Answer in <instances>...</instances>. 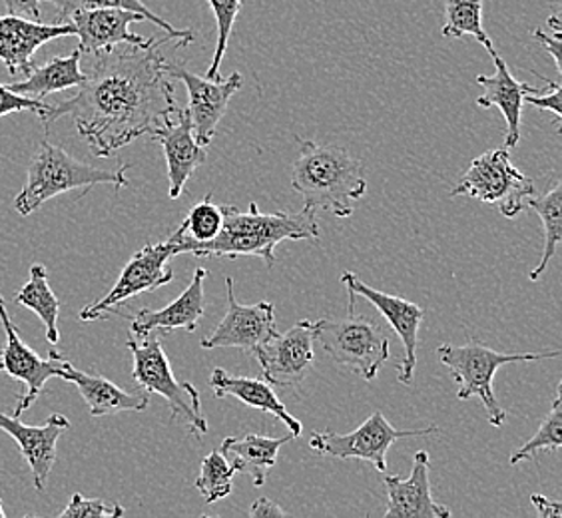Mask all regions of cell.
I'll use <instances>...</instances> for the list:
<instances>
[{"instance_id":"cell-1","label":"cell","mask_w":562,"mask_h":518,"mask_svg":"<svg viewBox=\"0 0 562 518\" xmlns=\"http://www.w3.org/2000/svg\"><path fill=\"white\" fill-rule=\"evenodd\" d=\"M176 38L166 34L154 38L150 46L120 44L94 55L78 94L50 104L44 126L70 116L97 158H110L140 136H150L164 116L178 106L168 58L162 53L164 44Z\"/></svg>"},{"instance_id":"cell-2","label":"cell","mask_w":562,"mask_h":518,"mask_svg":"<svg viewBox=\"0 0 562 518\" xmlns=\"http://www.w3.org/2000/svg\"><path fill=\"white\" fill-rule=\"evenodd\" d=\"M224 226L216 238L204 244H186L178 254H192L195 258L238 259L246 256L261 258L266 268L276 266V246L281 241L319 239L322 227L317 212L305 207L300 212L261 214L256 202L248 212L232 204L222 205Z\"/></svg>"},{"instance_id":"cell-3","label":"cell","mask_w":562,"mask_h":518,"mask_svg":"<svg viewBox=\"0 0 562 518\" xmlns=\"http://www.w3.org/2000/svg\"><path fill=\"white\" fill-rule=\"evenodd\" d=\"M300 154L292 164V188L305 207L325 210L336 217H351L356 204L368 194L363 166L346 148L295 138Z\"/></svg>"},{"instance_id":"cell-4","label":"cell","mask_w":562,"mask_h":518,"mask_svg":"<svg viewBox=\"0 0 562 518\" xmlns=\"http://www.w3.org/2000/svg\"><path fill=\"white\" fill-rule=\"evenodd\" d=\"M98 184L116 185L119 190L126 188L131 184L126 166H119L114 170L94 168L90 164L76 160L65 148L53 142L43 140L29 166L26 184L14 198V210L21 216H31L56 195Z\"/></svg>"},{"instance_id":"cell-5","label":"cell","mask_w":562,"mask_h":518,"mask_svg":"<svg viewBox=\"0 0 562 518\" xmlns=\"http://www.w3.org/2000/svg\"><path fill=\"white\" fill-rule=\"evenodd\" d=\"M437 357L445 368L451 371L457 383V397L461 401L479 397L483 407L487 409L488 423L493 427H501L507 421V410L498 405L493 391V379L503 365L508 363H530L541 359H557L561 351H541V353H498L483 344H465V346H451L443 344L437 347Z\"/></svg>"},{"instance_id":"cell-6","label":"cell","mask_w":562,"mask_h":518,"mask_svg":"<svg viewBox=\"0 0 562 518\" xmlns=\"http://www.w3.org/2000/svg\"><path fill=\"white\" fill-rule=\"evenodd\" d=\"M126 347L131 349L134 361L132 378L138 383V387L168 401L172 421L184 423L190 435L206 437L207 421L202 413L200 393L190 381H178L173 378L170 359L164 351L162 337L150 334L136 339L128 334Z\"/></svg>"},{"instance_id":"cell-7","label":"cell","mask_w":562,"mask_h":518,"mask_svg":"<svg viewBox=\"0 0 562 518\" xmlns=\"http://www.w3.org/2000/svg\"><path fill=\"white\" fill-rule=\"evenodd\" d=\"M349 293V307L341 319L312 322L317 341L337 365L351 369L366 381L378 378L390 359V337L378 324L356 314V293Z\"/></svg>"},{"instance_id":"cell-8","label":"cell","mask_w":562,"mask_h":518,"mask_svg":"<svg viewBox=\"0 0 562 518\" xmlns=\"http://www.w3.org/2000/svg\"><path fill=\"white\" fill-rule=\"evenodd\" d=\"M459 195L497 205L503 216L513 219L527 210V200L535 195V182L515 168L507 148H501L485 151L471 162L451 190V198Z\"/></svg>"},{"instance_id":"cell-9","label":"cell","mask_w":562,"mask_h":518,"mask_svg":"<svg viewBox=\"0 0 562 518\" xmlns=\"http://www.w3.org/2000/svg\"><path fill=\"white\" fill-rule=\"evenodd\" d=\"M432 432H439L435 425H429L425 429L400 431L383 417L381 410H375L371 417L357 427L356 431L347 432V435L334 431L314 432L310 439V447L324 457L366 461V463L373 464L378 473H385L391 444L397 443L400 439L427 437Z\"/></svg>"},{"instance_id":"cell-10","label":"cell","mask_w":562,"mask_h":518,"mask_svg":"<svg viewBox=\"0 0 562 518\" xmlns=\"http://www.w3.org/2000/svg\"><path fill=\"white\" fill-rule=\"evenodd\" d=\"M176 256V248L172 241L162 244H148L138 249L126 268L120 273L119 281L102 300L87 305L78 319L80 322H97L106 319L119 312L120 305L128 302L142 293H151L160 290L164 285L172 283L173 271L168 268V261Z\"/></svg>"},{"instance_id":"cell-11","label":"cell","mask_w":562,"mask_h":518,"mask_svg":"<svg viewBox=\"0 0 562 518\" xmlns=\"http://www.w3.org/2000/svg\"><path fill=\"white\" fill-rule=\"evenodd\" d=\"M251 356L260 363L263 379L271 387H300L314 369V331L312 322L302 319L288 329L258 346Z\"/></svg>"},{"instance_id":"cell-12","label":"cell","mask_w":562,"mask_h":518,"mask_svg":"<svg viewBox=\"0 0 562 518\" xmlns=\"http://www.w3.org/2000/svg\"><path fill=\"white\" fill-rule=\"evenodd\" d=\"M168 75L172 80L184 82L188 90L186 110L192 120L195 142L206 148L216 136L217 124L224 119L229 100L244 87V78L239 72H232L226 80H210L206 76L190 72L178 63H168Z\"/></svg>"},{"instance_id":"cell-13","label":"cell","mask_w":562,"mask_h":518,"mask_svg":"<svg viewBox=\"0 0 562 518\" xmlns=\"http://www.w3.org/2000/svg\"><path fill=\"white\" fill-rule=\"evenodd\" d=\"M0 324L7 334V344H4L2 356H0L2 371H7L12 379H19L26 385V393L19 399V407L14 410V417H21L22 413L29 407H33L34 401L41 397L46 381L60 378L68 359L56 351H50L48 359H44L26 346L9 317L7 302L2 295H0Z\"/></svg>"},{"instance_id":"cell-14","label":"cell","mask_w":562,"mask_h":518,"mask_svg":"<svg viewBox=\"0 0 562 518\" xmlns=\"http://www.w3.org/2000/svg\"><path fill=\"white\" fill-rule=\"evenodd\" d=\"M226 315L217 324L216 329L200 341V346L204 349L238 347L251 353L256 347L263 346L271 337L278 335L276 307L270 302H260L256 305L239 303L232 278H226Z\"/></svg>"},{"instance_id":"cell-15","label":"cell","mask_w":562,"mask_h":518,"mask_svg":"<svg viewBox=\"0 0 562 518\" xmlns=\"http://www.w3.org/2000/svg\"><path fill=\"white\" fill-rule=\"evenodd\" d=\"M341 283L346 285L347 292L361 295L371 305H375L379 314L390 322L393 331L400 335L405 353H403V359L397 365V379L403 385H409L413 375H415V365H417L419 327H422L423 317H425V309L415 305V303L403 300V297H397V295H390V293L369 288L368 283H363L359 280V275L351 273V271L341 273Z\"/></svg>"},{"instance_id":"cell-16","label":"cell","mask_w":562,"mask_h":518,"mask_svg":"<svg viewBox=\"0 0 562 518\" xmlns=\"http://www.w3.org/2000/svg\"><path fill=\"white\" fill-rule=\"evenodd\" d=\"M150 136L164 148L170 180L168 195L178 200L184 194L186 182L195 172V168L206 162V148L195 142L190 114L180 106H173Z\"/></svg>"},{"instance_id":"cell-17","label":"cell","mask_w":562,"mask_h":518,"mask_svg":"<svg viewBox=\"0 0 562 518\" xmlns=\"http://www.w3.org/2000/svg\"><path fill=\"white\" fill-rule=\"evenodd\" d=\"M144 21V14L126 9H87L75 12L68 19V24L75 26V36H78V48L82 55H100L120 44L150 46L154 38H144L131 31V24Z\"/></svg>"},{"instance_id":"cell-18","label":"cell","mask_w":562,"mask_h":518,"mask_svg":"<svg viewBox=\"0 0 562 518\" xmlns=\"http://www.w3.org/2000/svg\"><path fill=\"white\" fill-rule=\"evenodd\" d=\"M68 427L70 421L60 413H53L38 427L19 421V417L0 413V429L9 432L14 443L19 444L24 461L33 471L34 488L38 493L46 488V481L56 461V443Z\"/></svg>"},{"instance_id":"cell-19","label":"cell","mask_w":562,"mask_h":518,"mask_svg":"<svg viewBox=\"0 0 562 518\" xmlns=\"http://www.w3.org/2000/svg\"><path fill=\"white\" fill-rule=\"evenodd\" d=\"M63 36H75V26L43 24L14 14L0 16V63L12 76L26 75L34 65L36 50Z\"/></svg>"},{"instance_id":"cell-20","label":"cell","mask_w":562,"mask_h":518,"mask_svg":"<svg viewBox=\"0 0 562 518\" xmlns=\"http://www.w3.org/2000/svg\"><path fill=\"white\" fill-rule=\"evenodd\" d=\"M207 278L206 268H198L190 285L186 288L178 300L162 309H148L144 307L138 314L131 317V334L134 337H146L150 334H170L176 329L195 331L206 312V295H204V280Z\"/></svg>"},{"instance_id":"cell-21","label":"cell","mask_w":562,"mask_h":518,"mask_svg":"<svg viewBox=\"0 0 562 518\" xmlns=\"http://www.w3.org/2000/svg\"><path fill=\"white\" fill-rule=\"evenodd\" d=\"M429 453L419 451L413 459L412 476L387 475L383 485L387 491L385 517L390 518H449L451 510L435 503L429 476Z\"/></svg>"},{"instance_id":"cell-22","label":"cell","mask_w":562,"mask_h":518,"mask_svg":"<svg viewBox=\"0 0 562 518\" xmlns=\"http://www.w3.org/2000/svg\"><path fill=\"white\" fill-rule=\"evenodd\" d=\"M493 63L497 68V75L476 76V85L483 88V94L476 98L479 109H498L507 120L505 132V148L513 150L520 140V119L527 94H541V88L530 87L527 82H519L510 75L507 63L495 53Z\"/></svg>"},{"instance_id":"cell-23","label":"cell","mask_w":562,"mask_h":518,"mask_svg":"<svg viewBox=\"0 0 562 518\" xmlns=\"http://www.w3.org/2000/svg\"><path fill=\"white\" fill-rule=\"evenodd\" d=\"M210 387L217 399L236 397L251 409L270 413L276 419H280L288 427V431L292 432L293 439L302 437V423L295 419L288 407L281 403L276 388L271 387L270 383H263L260 379L236 378V375H229L224 369L216 368L210 375Z\"/></svg>"},{"instance_id":"cell-24","label":"cell","mask_w":562,"mask_h":518,"mask_svg":"<svg viewBox=\"0 0 562 518\" xmlns=\"http://www.w3.org/2000/svg\"><path fill=\"white\" fill-rule=\"evenodd\" d=\"M60 379H65L68 383H75L82 399L87 401L88 410L92 417H106V415H116L124 410L138 413V410L148 409V405H150L148 391H144V388L138 393L124 391L106 378L78 371L70 361L63 369Z\"/></svg>"},{"instance_id":"cell-25","label":"cell","mask_w":562,"mask_h":518,"mask_svg":"<svg viewBox=\"0 0 562 518\" xmlns=\"http://www.w3.org/2000/svg\"><path fill=\"white\" fill-rule=\"evenodd\" d=\"M293 435L288 431L283 437L271 439L263 435L249 432L246 437H226L220 453L224 454L227 463L234 466L236 473H246L251 476L254 486L266 485V478L271 469L278 464V453L281 447L292 441Z\"/></svg>"},{"instance_id":"cell-26","label":"cell","mask_w":562,"mask_h":518,"mask_svg":"<svg viewBox=\"0 0 562 518\" xmlns=\"http://www.w3.org/2000/svg\"><path fill=\"white\" fill-rule=\"evenodd\" d=\"M82 50L76 48L68 56H55L43 66H31L26 78L9 85L11 90L22 97L44 98L68 88L80 87L87 80V72L80 68Z\"/></svg>"},{"instance_id":"cell-27","label":"cell","mask_w":562,"mask_h":518,"mask_svg":"<svg viewBox=\"0 0 562 518\" xmlns=\"http://www.w3.org/2000/svg\"><path fill=\"white\" fill-rule=\"evenodd\" d=\"M527 210H532L537 216L541 217L542 232H544V246H542V256L537 263V268L530 271L529 280L539 281L542 273L547 271V266L554 256L557 249L561 246L562 239V182L557 180L551 190L544 195H530L527 200Z\"/></svg>"},{"instance_id":"cell-28","label":"cell","mask_w":562,"mask_h":518,"mask_svg":"<svg viewBox=\"0 0 562 518\" xmlns=\"http://www.w3.org/2000/svg\"><path fill=\"white\" fill-rule=\"evenodd\" d=\"M16 302L41 317V322L46 327L48 344L56 346L60 339V334H58L60 300L56 297V293L53 292V288L48 283V273L44 270V266L34 263L29 273V281L16 293Z\"/></svg>"},{"instance_id":"cell-29","label":"cell","mask_w":562,"mask_h":518,"mask_svg":"<svg viewBox=\"0 0 562 518\" xmlns=\"http://www.w3.org/2000/svg\"><path fill=\"white\" fill-rule=\"evenodd\" d=\"M41 2L55 4V24H68V19L75 12L87 11V9H126V11L140 12V14L146 16V21L154 22L156 26L162 29L164 33L172 36L176 41L194 43V33L192 31H178L170 22L164 21L162 16L154 14L142 0H41Z\"/></svg>"},{"instance_id":"cell-30","label":"cell","mask_w":562,"mask_h":518,"mask_svg":"<svg viewBox=\"0 0 562 518\" xmlns=\"http://www.w3.org/2000/svg\"><path fill=\"white\" fill-rule=\"evenodd\" d=\"M222 226H224V210L222 205L214 204V195L206 194L202 202L190 207L184 222L168 238V241H172L178 256V251L186 244H204L216 238Z\"/></svg>"},{"instance_id":"cell-31","label":"cell","mask_w":562,"mask_h":518,"mask_svg":"<svg viewBox=\"0 0 562 518\" xmlns=\"http://www.w3.org/2000/svg\"><path fill=\"white\" fill-rule=\"evenodd\" d=\"M445 38H465L473 36L476 43L487 48L488 55H495L491 36L483 29V0H445Z\"/></svg>"},{"instance_id":"cell-32","label":"cell","mask_w":562,"mask_h":518,"mask_svg":"<svg viewBox=\"0 0 562 518\" xmlns=\"http://www.w3.org/2000/svg\"><path fill=\"white\" fill-rule=\"evenodd\" d=\"M562 447V385L559 383L557 387V397L552 401V407L547 417L542 419L539 431L535 432V437H530L527 443L520 447L519 451L510 454L508 463L519 464L520 461H527L537 457L539 451H561Z\"/></svg>"},{"instance_id":"cell-33","label":"cell","mask_w":562,"mask_h":518,"mask_svg":"<svg viewBox=\"0 0 562 518\" xmlns=\"http://www.w3.org/2000/svg\"><path fill=\"white\" fill-rule=\"evenodd\" d=\"M234 466L227 463L226 457L220 451H212L206 454L200 466V476L195 478V491L200 497L206 500L207 505L220 503L222 498L229 497L234 488Z\"/></svg>"},{"instance_id":"cell-34","label":"cell","mask_w":562,"mask_h":518,"mask_svg":"<svg viewBox=\"0 0 562 518\" xmlns=\"http://www.w3.org/2000/svg\"><path fill=\"white\" fill-rule=\"evenodd\" d=\"M241 2L244 0H207L210 9L214 12L217 22V44L216 50H214V58H212V65L207 68L206 78L210 80H220V66L224 60V55L227 50V41L232 36V29L236 24L239 11H241Z\"/></svg>"},{"instance_id":"cell-35","label":"cell","mask_w":562,"mask_h":518,"mask_svg":"<svg viewBox=\"0 0 562 518\" xmlns=\"http://www.w3.org/2000/svg\"><path fill=\"white\" fill-rule=\"evenodd\" d=\"M124 507L119 503H104L100 498H87L82 495H72L68 507L60 513V518H119L124 517Z\"/></svg>"},{"instance_id":"cell-36","label":"cell","mask_w":562,"mask_h":518,"mask_svg":"<svg viewBox=\"0 0 562 518\" xmlns=\"http://www.w3.org/2000/svg\"><path fill=\"white\" fill-rule=\"evenodd\" d=\"M34 112L38 119L43 120L50 112V104H44L43 98L22 97L11 90L9 85H0V119L14 112Z\"/></svg>"},{"instance_id":"cell-37","label":"cell","mask_w":562,"mask_h":518,"mask_svg":"<svg viewBox=\"0 0 562 518\" xmlns=\"http://www.w3.org/2000/svg\"><path fill=\"white\" fill-rule=\"evenodd\" d=\"M547 24H549V29H551V34L544 33V31H535L532 36H535V41L541 44L542 48L551 55L552 63H554V68H557V72L562 75V63H561V48H562V33H561V16L559 14H551L549 19H547Z\"/></svg>"},{"instance_id":"cell-38","label":"cell","mask_w":562,"mask_h":518,"mask_svg":"<svg viewBox=\"0 0 562 518\" xmlns=\"http://www.w3.org/2000/svg\"><path fill=\"white\" fill-rule=\"evenodd\" d=\"M535 75L542 78V80L547 82V87H551V92H549V94H547V92H541V94H527V97H525V104H530V106H535V109L549 110V112L554 114V122H557V124H561V85H559V82H554L551 78H547V76H542L541 72H535Z\"/></svg>"},{"instance_id":"cell-39","label":"cell","mask_w":562,"mask_h":518,"mask_svg":"<svg viewBox=\"0 0 562 518\" xmlns=\"http://www.w3.org/2000/svg\"><path fill=\"white\" fill-rule=\"evenodd\" d=\"M4 4L9 14L41 22V0H4Z\"/></svg>"},{"instance_id":"cell-40","label":"cell","mask_w":562,"mask_h":518,"mask_svg":"<svg viewBox=\"0 0 562 518\" xmlns=\"http://www.w3.org/2000/svg\"><path fill=\"white\" fill-rule=\"evenodd\" d=\"M248 515L251 518L288 517V513L278 503H273V500L266 497L258 498L249 508Z\"/></svg>"},{"instance_id":"cell-41","label":"cell","mask_w":562,"mask_h":518,"mask_svg":"<svg viewBox=\"0 0 562 518\" xmlns=\"http://www.w3.org/2000/svg\"><path fill=\"white\" fill-rule=\"evenodd\" d=\"M530 503H532V507L537 508V513H539L541 518L562 517L561 500H549V498L541 497V495H532Z\"/></svg>"},{"instance_id":"cell-42","label":"cell","mask_w":562,"mask_h":518,"mask_svg":"<svg viewBox=\"0 0 562 518\" xmlns=\"http://www.w3.org/2000/svg\"><path fill=\"white\" fill-rule=\"evenodd\" d=\"M7 517V513H4V508H2V500H0V518Z\"/></svg>"},{"instance_id":"cell-43","label":"cell","mask_w":562,"mask_h":518,"mask_svg":"<svg viewBox=\"0 0 562 518\" xmlns=\"http://www.w3.org/2000/svg\"><path fill=\"white\" fill-rule=\"evenodd\" d=\"M0 371H2V363H0Z\"/></svg>"}]
</instances>
